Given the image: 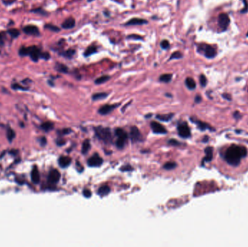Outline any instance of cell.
Listing matches in <instances>:
<instances>
[{
  "instance_id": "cell-21",
  "label": "cell",
  "mask_w": 248,
  "mask_h": 247,
  "mask_svg": "<svg viewBox=\"0 0 248 247\" xmlns=\"http://www.w3.org/2000/svg\"><path fill=\"white\" fill-rule=\"evenodd\" d=\"M91 144H90V141L89 139L85 140L83 141V145H82V149H81V152L83 154H86L87 152H89V150L90 149Z\"/></svg>"
},
{
  "instance_id": "cell-34",
  "label": "cell",
  "mask_w": 248,
  "mask_h": 247,
  "mask_svg": "<svg viewBox=\"0 0 248 247\" xmlns=\"http://www.w3.org/2000/svg\"><path fill=\"white\" fill-rule=\"evenodd\" d=\"M197 124L198 127H199V128L202 131H204L205 129H208V128H210V126L209 125L206 124V123H203V122H200V121H197Z\"/></svg>"
},
{
  "instance_id": "cell-15",
  "label": "cell",
  "mask_w": 248,
  "mask_h": 247,
  "mask_svg": "<svg viewBox=\"0 0 248 247\" xmlns=\"http://www.w3.org/2000/svg\"><path fill=\"white\" fill-rule=\"evenodd\" d=\"M147 23V21L143 19L139 18H133L128 21L125 25H144Z\"/></svg>"
},
{
  "instance_id": "cell-36",
  "label": "cell",
  "mask_w": 248,
  "mask_h": 247,
  "mask_svg": "<svg viewBox=\"0 0 248 247\" xmlns=\"http://www.w3.org/2000/svg\"><path fill=\"white\" fill-rule=\"evenodd\" d=\"M182 57V54L180 51H175L172 54V55L170 57V60H174V59H179V58Z\"/></svg>"
},
{
  "instance_id": "cell-40",
  "label": "cell",
  "mask_w": 248,
  "mask_h": 247,
  "mask_svg": "<svg viewBox=\"0 0 248 247\" xmlns=\"http://www.w3.org/2000/svg\"><path fill=\"white\" fill-rule=\"evenodd\" d=\"M168 144L171 145H173V146H179L181 144V143L179 141H178L175 140V139H171L168 141Z\"/></svg>"
},
{
  "instance_id": "cell-3",
  "label": "cell",
  "mask_w": 248,
  "mask_h": 247,
  "mask_svg": "<svg viewBox=\"0 0 248 247\" xmlns=\"http://www.w3.org/2000/svg\"><path fill=\"white\" fill-rule=\"evenodd\" d=\"M95 131L96 135L100 139L105 141L106 144L110 143L111 141H112V135H111L110 128L99 126L95 128Z\"/></svg>"
},
{
  "instance_id": "cell-37",
  "label": "cell",
  "mask_w": 248,
  "mask_h": 247,
  "mask_svg": "<svg viewBox=\"0 0 248 247\" xmlns=\"http://www.w3.org/2000/svg\"><path fill=\"white\" fill-rule=\"evenodd\" d=\"M200 84L202 86H205L207 84V78L204 75H201L200 77Z\"/></svg>"
},
{
  "instance_id": "cell-9",
  "label": "cell",
  "mask_w": 248,
  "mask_h": 247,
  "mask_svg": "<svg viewBox=\"0 0 248 247\" xmlns=\"http://www.w3.org/2000/svg\"><path fill=\"white\" fill-rule=\"evenodd\" d=\"M150 126H151L152 130H153L154 133H158V134H165V133H167V130L160 123H158V122H152L150 123Z\"/></svg>"
},
{
  "instance_id": "cell-13",
  "label": "cell",
  "mask_w": 248,
  "mask_h": 247,
  "mask_svg": "<svg viewBox=\"0 0 248 247\" xmlns=\"http://www.w3.org/2000/svg\"><path fill=\"white\" fill-rule=\"evenodd\" d=\"M203 50H204L205 56L206 57L210 58H210H213L216 55V51H215V49L214 48L210 47V46H204Z\"/></svg>"
},
{
  "instance_id": "cell-46",
  "label": "cell",
  "mask_w": 248,
  "mask_h": 247,
  "mask_svg": "<svg viewBox=\"0 0 248 247\" xmlns=\"http://www.w3.org/2000/svg\"><path fill=\"white\" fill-rule=\"evenodd\" d=\"M65 143H66V141L63 140V139H59V140L57 141V144L59 145V146L64 145Z\"/></svg>"
},
{
  "instance_id": "cell-33",
  "label": "cell",
  "mask_w": 248,
  "mask_h": 247,
  "mask_svg": "<svg viewBox=\"0 0 248 247\" xmlns=\"http://www.w3.org/2000/svg\"><path fill=\"white\" fill-rule=\"evenodd\" d=\"M44 28L48 29V30H50L54 32H58L60 31V28L58 27L55 26V25H52V24H47V25H44Z\"/></svg>"
},
{
  "instance_id": "cell-45",
  "label": "cell",
  "mask_w": 248,
  "mask_h": 247,
  "mask_svg": "<svg viewBox=\"0 0 248 247\" xmlns=\"http://www.w3.org/2000/svg\"><path fill=\"white\" fill-rule=\"evenodd\" d=\"M40 143L42 146H45L46 144H47V139H46L45 137H42L40 139Z\"/></svg>"
},
{
  "instance_id": "cell-7",
  "label": "cell",
  "mask_w": 248,
  "mask_h": 247,
  "mask_svg": "<svg viewBox=\"0 0 248 247\" xmlns=\"http://www.w3.org/2000/svg\"><path fill=\"white\" fill-rule=\"evenodd\" d=\"M103 162V160L97 154H95L92 157L89 159L87 164L90 167H99Z\"/></svg>"
},
{
  "instance_id": "cell-20",
  "label": "cell",
  "mask_w": 248,
  "mask_h": 247,
  "mask_svg": "<svg viewBox=\"0 0 248 247\" xmlns=\"http://www.w3.org/2000/svg\"><path fill=\"white\" fill-rule=\"evenodd\" d=\"M185 83L187 88L190 89V90H193V89L196 88V83L193 78H187L185 80Z\"/></svg>"
},
{
  "instance_id": "cell-18",
  "label": "cell",
  "mask_w": 248,
  "mask_h": 247,
  "mask_svg": "<svg viewBox=\"0 0 248 247\" xmlns=\"http://www.w3.org/2000/svg\"><path fill=\"white\" fill-rule=\"evenodd\" d=\"M110 191V188L108 186H102L100 187L98 190V194L101 196H105L106 195L108 194Z\"/></svg>"
},
{
  "instance_id": "cell-1",
  "label": "cell",
  "mask_w": 248,
  "mask_h": 247,
  "mask_svg": "<svg viewBox=\"0 0 248 247\" xmlns=\"http://www.w3.org/2000/svg\"><path fill=\"white\" fill-rule=\"evenodd\" d=\"M246 154H247V149L244 147L232 145L226 152L225 159L231 165L237 166L240 162L241 159L245 157Z\"/></svg>"
},
{
  "instance_id": "cell-29",
  "label": "cell",
  "mask_w": 248,
  "mask_h": 247,
  "mask_svg": "<svg viewBox=\"0 0 248 247\" xmlns=\"http://www.w3.org/2000/svg\"><path fill=\"white\" fill-rule=\"evenodd\" d=\"M110 79V76L108 75H103V76H101L100 78H98L97 80H95L96 84H102L107 82V80Z\"/></svg>"
},
{
  "instance_id": "cell-23",
  "label": "cell",
  "mask_w": 248,
  "mask_h": 247,
  "mask_svg": "<svg viewBox=\"0 0 248 247\" xmlns=\"http://www.w3.org/2000/svg\"><path fill=\"white\" fill-rule=\"evenodd\" d=\"M41 127H42V128L44 131L48 132L53 129V128H54V124H53L52 123H51V122H45L43 124H42V126Z\"/></svg>"
},
{
  "instance_id": "cell-12",
  "label": "cell",
  "mask_w": 248,
  "mask_h": 247,
  "mask_svg": "<svg viewBox=\"0 0 248 247\" xmlns=\"http://www.w3.org/2000/svg\"><path fill=\"white\" fill-rule=\"evenodd\" d=\"M118 104H112V105H110V104H105V105L102 106L99 109V113L102 115H107L109 113L112 112V110L115 108Z\"/></svg>"
},
{
  "instance_id": "cell-39",
  "label": "cell",
  "mask_w": 248,
  "mask_h": 247,
  "mask_svg": "<svg viewBox=\"0 0 248 247\" xmlns=\"http://www.w3.org/2000/svg\"><path fill=\"white\" fill-rule=\"evenodd\" d=\"M41 58L47 60H49V58H50V54L48 52H42V54H41Z\"/></svg>"
},
{
  "instance_id": "cell-17",
  "label": "cell",
  "mask_w": 248,
  "mask_h": 247,
  "mask_svg": "<svg viewBox=\"0 0 248 247\" xmlns=\"http://www.w3.org/2000/svg\"><path fill=\"white\" fill-rule=\"evenodd\" d=\"M71 159L69 157H65V156H63V157H60L59 161H58V163H59L60 166L61 167H66L71 164Z\"/></svg>"
},
{
  "instance_id": "cell-25",
  "label": "cell",
  "mask_w": 248,
  "mask_h": 247,
  "mask_svg": "<svg viewBox=\"0 0 248 247\" xmlns=\"http://www.w3.org/2000/svg\"><path fill=\"white\" fill-rule=\"evenodd\" d=\"M7 139L9 140L10 142L13 141V140L14 139L15 137V133L11 128H8L7 131Z\"/></svg>"
},
{
  "instance_id": "cell-27",
  "label": "cell",
  "mask_w": 248,
  "mask_h": 247,
  "mask_svg": "<svg viewBox=\"0 0 248 247\" xmlns=\"http://www.w3.org/2000/svg\"><path fill=\"white\" fill-rule=\"evenodd\" d=\"M95 52H97V47H89L86 49L84 52V55L86 57L90 56L92 54H95Z\"/></svg>"
},
{
  "instance_id": "cell-38",
  "label": "cell",
  "mask_w": 248,
  "mask_h": 247,
  "mask_svg": "<svg viewBox=\"0 0 248 247\" xmlns=\"http://www.w3.org/2000/svg\"><path fill=\"white\" fill-rule=\"evenodd\" d=\"M169 45H170V44H169V42H168L167 40L162 41V42L160 43V46H161V47L164 49H168V48L169 47Z\"/></svg>"
},
{
  "instance_id": "cell-14",
  "label": "cell",
  "mask_w": 248,
  "mask_h": 247,
  "mask_svg": "<svg viewBox=\"0 0 248 247\" xmlns=\"http://www.w3.org/2000/svg\"><path fill=\"white\" fill-rule=\"evenodd\" d=\"M31 176L32 181L35 184H38L39 182H40V174H39L38 168L36 167H34L33 168Z\"/></svg>"
},
{
  "instance_id": "cell-35",
  "label": "cell",
  "mask_w": 248,
  "mask_h": 247,
  "mask_svg": "<svg viewBox=\"0 0 248 247\" xmlns=\"http://www.w3.org/2000/svg\"><path fill=\"white\" fill-rule=\"evenodd\" d=\"M12 88L15 90H23V91H26L28 90V88H25V87L19 85L18 83H14L12 85Z\"/></svg>"
},
{
  "instance_id": "cell-24",
  "label": "cell",
  "mask_w": 248,
  "mask_h": 247,
  "mask_svg": "<svg viewBox=\"0 0 248 247\" xmlns=\"http://www.w3.org/2000/svg\"><path fill=\"white\" fill-rule=\"evenodd\" d=\"M107 95L108 94L107 93H97L92 96V99L93 100H100V99H105L107 97Z\"/></svg>"
},
{
  "instance_id": "cell-30",
  "label": "cell",
  "mask_w": 248,
  "mask_h": 247,
  "mask_svg": "<svg viewBox=\"0 0 248 247\" xmlns=\"http://www.w3.org/2000/svg\"><path fill=\"white\" fill-rule=\"evenodd\" d=\"M55 68L57 71L61 72V73H68V68L63 64H57Z\"/></svg>"
},
{
  "instance_id": "cell-4",
  "label": "cell",
  "mask_w": 248,
  "mask_h": 247,
  "mask_svg": "<svg viewBox=\"0 0 248 247\" xmlns=\"http://www.w3.org/2000/svg\"><path fill=\"white\" fill-rule=\"evenodd\" d=\"M115 133L118 136V140L116 141V147L118 148L121 149H123L126 145V141L128 139L127 133L125 132L122 128H116L115 130Z\"/></svg>"
},
{
  "instance_id": "cell-10",
  "label": "cell",
  "mask_w": 248,
  "mask_h": 247,
  "mask_svg": "<svg viewBox=\"0 0 248 247\" xmlns=\"http://www.w3.org/2000/svg\"><path fill=\"white\" fill-rule=\"evenodd\" d=\"M229 23H230V20H229L228 15L222 13L219 15V17H218V24L223 30H226L228 28Z\"/></svg>"
},
{
  "instance_id": "cell-47",
  "label": "cell",
  "mask_w": 248,
  "mask_h": 247,
  "mask_svg": "<svg viewBox=\"0 0 248 247\" xmlns=\"http://www.w3.org/2000/svg\"><path fill=\"white\" fill-rule=\"evenodd\" d=\"M71 132V130L69 129V128H67V129H63L62 131L63 134H68Z\"/></svg>"
},
{
  "instance_id": "cell-48",
  "label": "cell",
  "mask_w": 248,
  "mask_h": 247,
  "mask_svg": "<svg viewBox=\"0 0 248 247\" xmlns=\"http://www.w3.org/2000/svg\"><path fill=\"white\" fill-rule=\"evenodd\" d=\"M201 100H202V99H201L200 96H197L196 98H195V102L196 103H200L201 102Z\"/></svg>"
},
{
  "instance_id": "cell-19",
  "label": "cell",
  "mask_w": 248,
  "mask_h": 247,
  "mask_svg": "<svg viewBox=\"0 0 248 247\" xmlns=\"http://www.w3.org/2000/svg\"><path fill=\"white\" fill-rule=\"evenodd\" d=\"M205 152L206 156H205V157L203 160L206 161V162H210V161H211V159H213V149H212V147H207V148L205 149Z\"/></svg>"
},
{
  "instance_id": "cell-2",
  "label": "cell",
  "mask_w": 248,
  "mask_h": 247,
  "mask_svg": "<svg viewBox=\"0 0 248 247\" xmlns=\"http://www.w3.org/2000/svg\"><path fill=\"white\" fill-rule=\"evenodd\" d=\"M41 54H42L41 49L36 46L29 47H22L19 50V54L20 56H29L34 62H38L41 58Z\"/></svg>"
},
{
  "instance_id": "cell-16",
  "label": "cell",
  "mask_w": 248,
  "mask_h": 247,
  "mask_svg": "<svg viewBox=\"0 0 248 247\" xmlns=\"http://www.w3.org/2000/svg\"><path fill=\"white\" fill-rule=\"evenodd\" d=\"M76 21L73 18H70L65 20L62 24V27L65 29H71L75 26Z\"/></svg>"
},
{
  "instance_id": "cell-5",
  "label": "cell",
  "mask_w": 248,
  "mask_h": 247,
  "mask_svg": "<svg viewBox=\"0 0 248 247\" xmlns=\"http://www.w3.org/2000/svg\"><path fill=\"white\" fill-rule=\"evenodd\" d=\"M178 133L182 138H189L191 135V131L186 123H182L178 126Z\"/></svg>"
},
{
  "instance_id": "cell-44",
  "label": "cell",
  "mask_w": 248,
  "mask_h": 247,
  "mask_svg": "<svg viewBox=\"0 0 248 247\" xmlns=\"http://www.w3.org/2000/svg\"><path fill=\"white\" fill-rule=\"evenodd\" d=\"M128 39H142V38L138 35H130L128 36Z\"/></svg>"
},
{
  "instance_id": "cell-43",
  "label": "cell",
  "mask_w": 248,
  "mask_h": 247,
  "mask_svg": "<svg viewBox=\"0 0 248 247\" xmlns=\"http://www.w3.org/2000/svg\"><path fill=\"white\" fill-rule=\"evenodd\" d=\"M32 12H34V13H40V14H42V15H46L47 14V12L44 11V10H42V9H40V8H39V9H36V10H32Z\"/></svg>"
},
{
  "instance_id": "cell-6",
  "label": "cell",
  "mask_w": 248,
  "mask_h": 247,
  "mask_svg": "<svg viewBox=\"0 0 248 247\" xmlns=\"http://www.w3.org/2000/svg\"><path fill=\"white\" fill-rule=\"evenodd\" d=\"M60 179V173L57 170H52L48 176V183L50 184H55Z\"/></svg>"
},
{
  "instance_id": "cell-49",
  "label": "cell",
  "mask_w": 248,
  "mask_h": 247,
  "mask_svg": "<svg viewBox=\"0 0 248 247\" xmlns=\"http://www.w3.org/2000/svg\"><path fill=\"white\" fill-rule=\"evenodd\" d=\"M3 44V36L1 33H0V46Z\"/></svg>"
},
{
  "instance_id": "cell-50",
  "label": "cell",
  "mask_w": 248,
  "mask_h": 247,
  "mask_svg": "<svg viewBox=\"0 0 248 247\" xmlns=\"http://www.w3.org/2000/svg\"><path fill=\"white\" fill-rule=\"evenodd\" d=\"M223 97H224V98L227 99H228V100H231V97H230V96L228 95V94H223Z\"/></svg>"
},
{
  "instance_id": "cell-26",
  "label": "cell",
  "mask_w": 248,
  "mask_h": 247,
  "mask_svg": "<svg viewBox=\"0 0 248 247\" xmlns=\"http://www.w3.org/2000/svg\"><path fill=\"white\" fill-rule=\"evenodd\" d=\"M172 79V75L171 74H163L160 77V80L161 82H164V83H168Z\"/></svg>"
},
{
  "instance_id": "cell-51",
  "label": "cell",
  "mask_w": 248,
  "mask_h": 247,
  "mask_svg": "<svg viewBox=\"0 0 248 247\" xmlns=\"http://www.w3.org/2000/svg\"><path fill=\"white\" fill-rule=\"evenodd\" d=\"M208 140V136H205V138H204V139H203V141H207Z\"/></svg>"
},
{
  "instance_id": "cell-31",
  "label": "cell",
  "mask_w": 248,
  "mask_h": 247,
  "mask_svg": "<svg viewBox=\"0 0 248 247\" xmlns=\"http://www.w3.org/2000/svg\"><path fill=\"white\" fill-rule=\"evenodd\" d=\"M75 53H76V51L74 50V49H68L66 51H65V52L63 53V56H64L65 57H67V58H72L73 57V56L74 55Z\"/></svg>"
},
{
  "instance_id": "cell-22",
  "label": "cell",
  "mask_w": 248,
  "mask_h": 247,
  "mask_svg": "<svg viewBox=\"0 0 248 247\" xmlns=\"http://www.w3.org/2000/svg\"><path fill=\"white\" fill-rule=\"evenodd\" d=\"M174 117V114H168V115H157L156 118L161 121H165L168 122L172 119Z\"/></svg>"
},
{
  "instance_id": "cell-32",
  "label": "cell",
  "mask_w": 248,
  "mask_h": 247,
  "mask_svg": "<svg viewBox=\"0 0 248 247\" xmlns=\"http://www.w3.org/2000/svg\"><path fill=\"white\" fill-rule=\"evenodd\" d=\"M177 163L176 162H167V163H165L164 164L163 167L165 168V169L168 170H173L176 167H177Z\"/></svg>"
},
{
  "instance_id": "cell-41",
  "label": "cell",
  "mask_w": 248,
  "mask_h": 247,
  "mask_svg": "<svg viewBox=\"0 0 248 247\" xmlns=\"http://www.w3.org/2000/svg\"><path fill=\"white\" fill-rule=\"evenodd\" d=\"M133 170V167H131V165H129V164L123 166V167L121 168V170H122V171H131V170Z\"/></svg>"
},
{
  "instance_id": "cell-11",
  "label": "cell",
  "mask_w": 248,
  "mask_h": 247,
  "mask_svg": "<svg viewBox=\"0 0 248 247\" xmlns=\"http://www.w3.org/2000/svg\"><path fill=\"white\" fill-rule=\"evenodd\" d=\"M23 31L24 33L28 34V35L35 36H39V34H40L39 28L36 25H26V26H25L23 28Z\"/></svg>"
},
{
  "instance_id": "cell-42",
  "label": "cell",
  "mask_w": 248,
  "mask_h": 247,
  "mask_svg": "<svg viewBox=\"0 0 248 247\" xmlns=\"http://www.w3.org/2000/svg\"><path fill=\"white\" fill-rule=\"evenodd\" d=\"M83 194L86 198H89V197L92 196V192H91L89 190L85 189L84 191H83Z\"/></svg>"
},
{
  "instance_id": "cell-8",
  "label": "cell",
  "mask_w": 248,
  "mask_h": 247,
  "mask_svg": "<svg viewBox=\"0 0 248 247\" xmlns=\"http://www.w3.org/2000/svg\"><path fill=\"white\" fill-rule=\"evenodd\" d=\"M130 137H131V141L134 142H137L139 141L142 140V135L141 133H140L139 130L136 127H131V131H130Z\"/></svg>"
},
{
  "instance_id": "cell-28",
  "label": "cell",
  "mask_w": 248,
  "mask_h": 247,
  "mask_svg": "<svg viewBox=\"0 0 248 247\" xmlns=\"http://www.w3.org/2000/svg\"><path fill=\"white\" fill-rule=\"evenodd\" d=\"M7 33L10 34V36L13 38H17L20 35V31L16 28H11L7 31Z\"/></svg>"
}]
</instances>
